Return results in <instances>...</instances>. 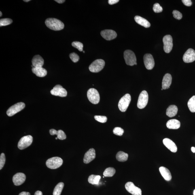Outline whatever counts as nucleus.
<instances>
[{"instance_id": "1", "label": "nucleus", "mask_w": 195, "mask_h": 195, "mask_svg": "<svg viewBox=\"0 0 195 195\" xmlns=\"http://www.w3.org/2000/svg\"><path fill=\"white\" fill-rule=\"evenodd\" d=\"M45 23L49 29L55 31H60L63 29L64 26L63 22L55 18H47Z\"/></svg>"}, {"instance_id": "2", "label": "nucleus", "mask_w": 195, "mask_h": 195, "mask_svg": "<svg viewBox=\"0 0 195 195\" xmlns=\"http://www.w3.org/2000/svg\"><path fill=\"white\" fill-rule=\"evenodd\" d=\"M63 163V160L59 157H54L47 160L46 165L51 169H56L59 168Z\"/></svg>"}, {"instance_id": "3", "label": "nucleus", "mask_w": 195, "mask_h": 195, "mask_svg": "<svg viewBox=\"0 0 195 195\" xmlns=\"http://www.w3.org/2000/svg\"><path fill=\"white\" fill-rule=\"evenodd\" d=\"M131 100V96L129 94H126L123 96L119 101L118 103V107L120 110L122 112L126 111L129 105Z\"/></svg>"}, {"instance_id": "4", "label": "nucleus", "mask_w": 195, "mask_h": 195, "mask_svg": "<svg viewBox=\"0 0 195 195\" xmlns=\"http://www.w3.org/2000/svg\"><path fill=\"white\" fill-rule=\"evenodd\" d=\"M124 58L126 64L130 66L137 65V59L134 52L130 50H126L124 52Z\"/></svg>"}, {"instance_id": "5", "label": "nucleus", "mask_w": 195, "mask_h": 195, "mask_svg": "<svg viewBox=\"0 0 195 195\" xmlns=\"http://www.w3.org/2000/svg\"><path fill=\"white\" fill-rule=\"evenodd\" d=\"M105 64V62L103 60L101 59L96 60L90 64L89 67V69L92 72H98L103 69Z\"/></svg>"}, {"instance_id": "6", "label": "nucleus", "mask_w": 195, "mask_h": 195, "mask_svg": "<svg viewBox=\"0 0 195 195\" xmlns=\"http://www.w3.org/2000/svg\"><path fill=\"white\" fill-rule=\"evenodd\" d=\"M87 96L90 102L97 104L100 101V96L98 91L94 88H90L87 92Z\"/></svg>"}, {"instance_id": "7", "label": "nucleus", "mask_w": 195, "mask_h": 195, "mask_svg": "<svg viewBox=\"0 0 195 195\" xmlns=\"http://www.w3.org/2000/svg\"><path fill=\"white\" fill-rule=\"evenodd\" d=\"M149 96L146 91L144 90L140 94L137 102V107L143 109L146 106L148 103Z\"/></svg>"}, {"instance_id": "8", "label": "nucleus", "mask_w": 195, "mask_h": 195, "mask_svg": "<svg viewBox=\"0 0 195 195\" xmlns=\"http://www.w3.org/2000/svg\"><path fill=\"white\" fill-rule=\"evenodd\" d=\"M33 138L31 135H28L22 137L19 141L18 143V148L23 150L30 146L33 142Z\"/></svg>"}, {"instance_id": "9", "label": "nucleus", "mask_w": 195, "mask_h": 195, "mask_svg": "<svg viewBox=\"0 0 195 195\" xmlns=\"http://www.w3.org/2000/svg\"><path fill=\"white\" fill-rule=\"evenodd\" d=\"M25 104L23 102H19L15 104L7 110V114L9 116H12L25 107Z\"/></svg>"}, {"instance_id": "10", "label": "nucleus", "mask_w": 195, "mask_h": 195, "mask_svg": "<svg viewBox=\"0 0 195 195\" xmlns=\"http://www.w3.org/2000/svg\"><path fill=\"white\" fill-rule=\"evenodd\" d=\"M164 43V50L166 53H169L173 48V39L171 35L165 36L163 39Z\"/></svg>"}, {"instance_id": "11", "label": "nucleus", "mask_w": 195, "mask_h": 195, "mask_svg": "<svg viewBox=\"0 0 195 195\" xmlns=\"http://www.w3.org/2000/svg\"><path fill=\"white\" fill-rule=\"evenodd\" d=\"M127 191L133 195H142V191L139 187H136L133 183L128 182L125 185Z\"/></svg>"}, {"instance_id": "12", "label": "nucleus", "mask_w": 195, "mask_h": 195, "mask_svg": "<svg viewBox=\"0 0 195 195\" xmlns=\"http://www.w3.org/2000/svg\"><path fill=\"white\" fill-rule=\"evenodd\" d=\"M51 93L52 95L64 97L67 96V92L65 89L59 85H56L51 91Z\"/></svg>"}, {"instance_id": "13", "label": "nucleus", "mask_w": 195, "mask_h": 195, "mask_svg": "<svg viewBox=\"0 0 195 195\" xmlns=\"http://www.w3.org/2000/svg\"><path fill=\"white\" fill-rule=\"evenodd\" d=\"M144 63L147 69L151 70L155 66V62L152 55L147 54L143 57Z\"/></svg>"}, {"instance_id": "14", "label": "nucleus", "mask_w": 195, "mask_h": 195, "mask_svg": "<svg viewBox=\"0 0 195 195\" xmlns=\"http://www.w3.org/2000/svg\"><path fill=\"white\" fill-rule=\"evenodd\" d=\"M183 61L186 63H190L195 60V51L192 49H189L185 52L183 57Z\"/></svg>"}, {"instance_id": "15", "label": "nucleus", "mask_w": 195, "mask_h": 195, "mask_svg": "<svg viewBox=\"0 0 195 195\" xmlns=\"http://www.w3.org/2000/svg\"><path fill=\"white\" fill-rule=\"evenodd\" d=\"M102 36L107 40L110 41L114 39L117 37L116 32L112 30H105L101 31Z\"/></svg>"}, {"instance_id": "16", "label": "nucleus", "mask_w": 195, "mask_h": 195, "mask_svg": "<svg viewBox=\"0 0 195 195\" xmlns=\"http://www.w3.org/2000/svg\"><path fill=\"white\" fill-rule=\"evenodd\" d=\"M26 180V176L22 173H18L14 176L12 181L16 186H19L24 183Z\"/></svg>"}, {"instance_id": "17", "label": "nucleus", "mask_w": 195, "mask_h": 195, "mask_svg": "<svg viewBox=\"0 0 195 195\" xmlns=\"http://www.w3.org/2000/svg\"><path fill=\"white\" fill-rule=\"evenodd\" d=\"M96 151L93 148L90 149L86 153L84 158V162L85 164L89 163L96 158Z\"/></svg>"}, {"instance_id": "18", "label": "nucleus", "mask_w": 195, "mask_h": 195, "mask_svg": "<svg viewBox=\"0 0 195 195\" xmlns=\"http://www.w3.org/2000/svg\"><path fill=\"white\" fill-rule=\"evenodd\" d=\"M164 145L167 148L173 153L177 152V145L174 142L168 138H166L163 140Z\"/></svg>"}, {"instance_id": "19", "label": "nucleus", "mask_w": 195, "mask_h": 195, "mask_svg": "<svg viewBox=\"0 0 195 195\" xmlns=\"http://www.w3.org/2000/svg\"><path fill=\"white\" fill-rule=\"evenodd\" d=\"M44 60L39 55H36L32 60V65L34 67H42L44 64Z\"/></svg>"}, {"instance_id": "20", "label": "nucleus", "mask_w": 195, "mask_h": 195, "mask_svg": "<svg viewBox=\"0 0 195 195\" xmlns=\"http://www.w3.org/2000/svg\"><path fill=\"white\" fill-rule=\"evenodd\" d=\"M172 81L171 75L169 73H166L164 76L163 79L162 87L163 89H166L170 88Z\"/></svg>"}, {"instance_id": "21", "label": "nucleus", "mask_w": 195, "mask_h": 195, "mask_svg": "<svg viewBox=\"0 0 195 195\" xmlns=\"http://www.w3.org/2000/svg\"><path fill=\"white\" fill-rule=\"evenodd\" d=\"M160 174L164 179L167 181H170L172 179V175L169 170L164 166H161L159 168Z\"/></svg>"}, {"instance_id": "22", "label": "nucleus", "mask_w": 195, "mask_h": 195, "mask_svg": "<svg viewBox=\"0 0 195 195\" xmlns=\"http://www.w3.org/2000/svg\"><path fill=\"white\" fill-rule=\"evenodd\" d=\"M180 123L176 119H171L166 123V127L170 129H177L180 126Z\"/></svg>"}, {"instance_id": "23", "label": "nucleus", "mask_w": 195, "mask_h": 195, "mask_svg": "<svg viewBox=\"0 0 195 195\" xmlns=\"http://www.w3.org/2000/svg\"><path fill=\"white\" fill-rule=\"evenodd\" d=\"M32 71L37 76L39 77H44L47 74L46 70L42 67H34L32 69Z\"/></svg>"}, {"instance_id": "24", "label": "nucleus", "mask_w": 195, "mask_h": 195, "mask_svg": "<svg viewBox=\"0 0 195 195\" xmlns=\"http://www.w3.org/2000/svg\"><path fill=\"white\" fill-rule=\"evenodd\" d=\"M134 20L137 23L146 28H149L151 26L150 23L148 21L141 16H136L134 17Z\"/></svg>"}, {"instance_id": "25", "label": "nucleus", "mask_w": 195, "mask_h": 195, "mask_svg": "<svg viewBox=\"0 0 195 195\" xmlns=\"http://www.w3.org/2000/svg\"><path fill=\"white\" fill-rule=\"evenodd\" d=\"M178 108L177 106L172 105L169 106L166 109V115L168 117H172L176 116L177 114Z\"/></svg>"}, {"instance_id": "26", "label": "nucleus", "mask_w": 195, "mask_h": 195, "mask_svg": "<svg viewBox=\"0 0 195 195\" xmlns=\"http://www.w3.org/2000/svg\"><path fill=\"white\" fill-rule=\"evenodd\" d=\"M128 155L123 151H119L116 155V160L119 162H124L127 160Z\"/></svg>"}, {"instance_id": "27", "label": "nucleus", "mask_w": 195, "mask_h": 195, "mask_svg": "<svg viewBox=\"0 0 195 195\" xmlns=\"http://www.w3.org/2000/svg\"><path fill=\"white\" fill-rule=\"evenodd\" d=\"M101 178V177L99 175H92L89 177L88 181L90 184L98 185Z\"/></svg>"}, {"instance_id": "28", "label": "nucleus", "mask_w": 195, "mask_h": 195, "mask_svg": "<svg viewBox=\"0 0 195 195\" xmlns=\"http://www.w3.org/2000/svg\"><path fill=\"white\" fill-rule=\"evenodd\" d=\"M64 187V183L62 182L58 183L57 185L54 190L53 195H60Z\"/></svg>"}, {"instance_id": "29", "label": "nucleus", "mask_w": 195, "mask_h": 195, "mask_svg": "<svg viewBox=\"0 0 195 195\" xmlns=\"http://www.w3.org/2000/svg\"><path fill=\"white\" fill-rule=\"evenodd\" d=\"M116 170L113 167H109L105 170L103 173L104 177H113L115 175Z\"/></svg>"}, {"instance_id": "30", "label": "nucleus", "mask_w": 195, "mask_h": 195, "mask_svg": "<svg viewBox=\"0 0 195 195\" xmlns=\"http://www.w3.org/2000/svg\"><path fill=\"white\" fill-rule=\"evenodd\" d=\"M187 106L191 112H195V96H193L189 100L187 103Z\"/></svg>"}, {"instance_id": "31", "label": "nucleus", "mask_w": 195, "mask_h": 195, "mask_svg": "<svg viewBox=\"0 0 195 195\" xmlns=\"http://www.w3.org/2000/svg\"><path fill=\"white\" fill-rule=\"evenodd\" d=\"M12 20L10 18H2L0 20V26H5L9 25L12 22Z\"/></svg>"}, {"instance_id": "32", "label": "nucleus", "mask_w": 195, "mask_h": 195, "mask_svg": "<svg viewBox=\"0 0 195 195\" xmlns=\"http://www.w3.org/2000/svg\"><path fill=\"white\" fill-rule=\"evenodd\" d=\"M72 46L76 48L80 52H82L83 50V45L82 43L78 41L73 42L72 43Z\"/></svg>"}, {"instance_id": "33", "label": "nucleus", "mask_w": 195, "mask_h": 195, "mask_svg": "<svg viewBox=\"0 0 195 195\" xmlns=\"http://www.w3.org/2000/svg\"><path fill=\"white\" fill-rule=\"evenodd\" d=\"M124 133V130L120 127L115 128L113 130V133L115 135L118 136H122Z\"/></svg>"}, {"instance_id": "34", "label": "nucleus", "mask_w": 195, "mask_h": 195, "mask_svg": "<svg viewBox=\"0 0 195 195\" xmlns=\"http://www.w3.org/2000/svg\"><path fill=\"white\" fill-rule=\"evenodd\" d=\"M56 135L57 136L58 139L60 140H64L66 139V136L64 131L61 130H58L57 132Z\"/></svg>"}, {"instance_id": "35", "label": "nucleus", "mask_w": 195, "mask_h": 195, "mask_svg": "<svg viewBox=\"0 0 195 195\" xmlns=\"http://www.w3.org/2000/svg\"><path fill=\"white\" fill-rule=\"evenodd\" d=\"M69 57L72 61L74 62H78L79 59V56L75 52L72 53L70 54Z\"/></svg>"}, {"instance_id": "36", "label": "nucleus", "mask_w": 195, "mask_h": 195, "mask_svg": "<svg viewBox=\"0 0 195 195\" xmlns=\"http://www.w3.org/2000/svg\"><path fill=\"white\" fill-rule=\"evenodd\" d=\"M153 10L156 13H160L163 11L162 7L158 3H155L153 7Z\"/></svg>"}, {"instance_id": "37", "label": "nucleus", "mask_w": 195, "mask_h": 195, "mask_svg": "<svg viewBox=\"0 0 195 195\" xmlns=\"http://www.w3.org/2000/svg\"><path fill=\"white\" fill-rule=\"evenodd\" d=\"M94 118L98 122L101 123H105L107 122V117L105 116H95Z\"/></svg>"}, {"instance_id": "38", "label": "nucleus", "mask_w": 195, "mask_h": 195, "mask_svg": "<svg viewBox=\"0 0 195 195\" xmlns=\"http://www.w3.org/2000/svg\"><path fill=\"white\" fill-rule=\"evenodd\" d=\"M5 157L3 153H2L0 156V170L3 167L5 163Z\"/></svg>"}, {"instance_id": "39", "label": "nucleus", "mask_w": 195, "mask_h": 195, "mask_svg": "<svg viewBox=\"0 0 195 195\" xmlns=\"http://www.w3.org/2000/svg\"><path fill=\"white\" fill-rule=\"evenodd\" d=\"M174 18L177 20H180L183 18L182 14L179 11L174 10L172 12Z\"/></svg>"}, {"instance_id": "40", "label": "nucleus", "mask_w": 195, "mask_h": 195, "mask_svg": "<svg viewBox=\"0 0 195 195\" xmlns=\"http://www.w3.org/2000/svg\"><path fill=\"white\" fill-rule=\"evenodd\" d=\"M182 2L187 6H190L192 5V2L190 0H182Z\"/></svg>"}, {"instance_id": "41", "label": "nucleus", "mask_w": 195, "mask_h": 195, "mask_svg": "<svg viewBox=\"0 0 195 195\" xmlns=\"http://www.w3.org/2000/svg\"><path fill=\"white\" fill-rule=\"evenodd\" d=\"M119 1V0H109L108 3L110 5H113L118 3Z\"/></svg>"}, {"instance_id": "42", "label": "nucleus", "mask_w": 195, "mask_h": 195, "mask_svg": "<svg viewBox=\"0 0 195 195\" xmlns=\"http://www.w3.org/2000/svg\"><path fill=\"white\" fill-rule=\"evenodd\" d=\"M56 130L54 129H51L50 130V133L51 135H56L57 133Z\"/></svg>"}, {"instance_id": "43", "label": "nucleus", "mask_w": 195, "mask_h": 195, "mask_svg": "<svg viewBox=\"0 0 195 195\" xmlns=\"http://www.w3.org/2000/svg\"><path fill=\"white\" fill-rule=\"evenodd\" d=\"M18 195H31V194L29 192H23L20 193Z\"/></svg>"}, {"instance_id": "44", "label": "nucleus", "mask_w": 195, "mask_h": 195, "mask_svg": "<svg viewBox=\"0 0 195 195\" xmlns=\"http://www.w3.org/2000/svg\"><path fill=\"white\" fill-rule=\"evenodd\" d=\"M35 195H43L42 193L40 191H37L35 192Z\"/></svg>"}, {"instance_id": "45", "label": "nucleus", "mask_w": 195, "mask_h": 195, "mask_svg": "<svg viewBox=\"0 0 195 195\" xmlns=\"http://www.w3.org/2000/svg\"><path fill=\"white\" fill-rule=\"evenodd\" d=\"M55 1H56V2L60 4L63 3L65 2V1H64V0H55Z\"/></svg>"}, {"instance_id": "46", "label": "nucleus", "mask_w": 195, "mask_h": 195, "mask_svg": "<svg viewBox=\"0 0 195 195\" xmlns=\"http://www.w3.org/2000/svg\"><path fill=\"white\" fill-rule=\"evenodd\" d=\"M191 150H192V152L195 153V147H192L191 148Z\"/></svg>"}, {"instance_id": "47", "label": "nucleus", "mask_w": 195, "mask_h": 195, "mask_svg": "<svg viewBox=\"0 0 195 195\" xmlns=\"http://www.w3.org/2000/svg\"><path fill=\"white\" fill-rule=\"evenodd\" d=\"M31 1L30 0H27V1H26V0H24V1L25 2H29Z\"/></svg>"}, {"instance_id": "48", "label": "nucleus", "mask_w": 195, "mask_h": 195, "mask_svg": "<svg viewBox=\"0 0 195 195\" xmlns=\"http://www.w3.org/2000/svg\"><path fill=\"white\" fill-rule=\"evenodd\" d=\"M0 14H1V15H0V17H1L2 16V12H1V11L0 12Z\"/></svg>"}, {"instance_id": "49", "label": "nucleus", "mask_w": 195, "mask_h": 195, "mask_svg": "<svg viewBox=\"0 0 195 195\" xmlns=\"http://www.w3.org/2000/svg\"><path fill=\"white\" fill-rule=\"evenodd\" d=\"M193 194H194V195H195V190H194V192H193Z\"/></svg>"}, {"instance_id": "50", "label": "nucleus", "mask_w": 195, "mask_h": 195, "mask_svg": "<svg viewBox=\"0 0 195 195\" xmlns=\"http://www.w3.org/2000/svg\"><path fill=\"white\" fill-rule=\"evenodd\" d=\"M56 140H57L58 139V138L57 137H56L55 138Z\"/></svg>"}, {"instance_id": "51", "label": "nucleus", "mask_w": 195, "mask_h": 195, "mask_svg": "<svg viewBox=\"0 0 195 195\" xmlns=\"http://www.w3.org/2000/svg\"><path fill=\"white\" fill-rule=\"evenodd\" d=\"M83 52L85 53V52H84V51H83Z\"/></svg>"}, {"instance_id": "52", "label": "nucleus", "mask_w": 195, "mask_h": 195, "mask_svg": "<svg viewBox=\"0 0 195 195\" xmlns=\"http://www.w3.org/2000/svg\"><path fill=\"white\" fill-rule=\"evenodd\" d=\"M163 90V89H162V90Z\"/></svg>"}]
</instances>
